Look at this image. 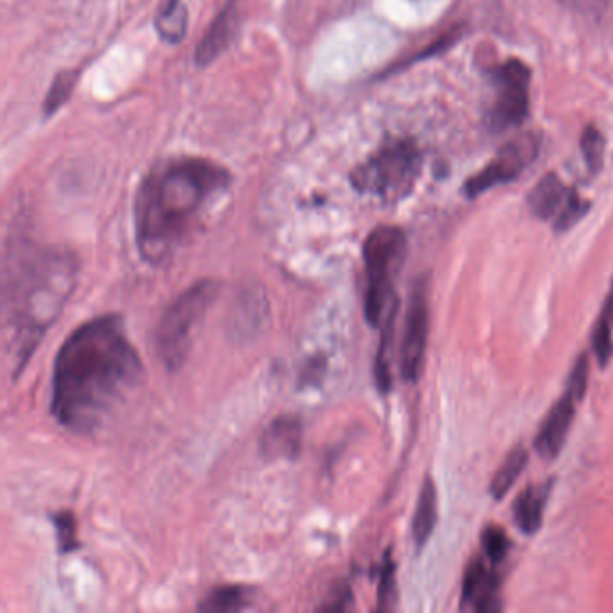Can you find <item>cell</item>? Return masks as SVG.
I'll return each instance as SVG.
<instances>
[{
	"label": "cell",
	"instance_id": "6da1fadb",
	"mask_svg": "<svg viewBox=\"0 0 613 613\" xmlns=\"http://www.w3.org/2000/svg\"><path fill=\"white\" fill-rule=\"evenodd\" d=\"M144 365L119 315L72 331L56 353L51 412L72 434H94L141 387Z\"/></svg>",
	"mask_w": 613,
	"mask_h": 613
},
{
	"label": "cell",
	"instance_id": "7a4b0ae2",
	"mask_svg": "<svg viewBox=\"0 0 613 613\" xmlns=\"http://www.w3.org/2000/svg\"><path fill=\"white\" fill-rule=\"evenodd\" d=\"M228 186L231 173L209 158H169L153 167L133 205L142 259L152 264L172 259Z\"/></svg>",
	"mask_w": 613,
	"mask_h": 613
},
{
	"label": "cell",
	"instance_id": "3957f363",
	"mask_svg": "<svg viewBox=\"0 0 613 613\" xmlns=\"http://www.w3.org/2000/svg\"><path fill=\"white\" fill-rule=\"evenodd\" d=\"M78 270L76 256L58 247L13 241L5 252L2 311L13 378L60 317L76 286Z\"/></svg>",
	"mask_w": 613,
	"mask_h": 613
},
{
	"label": "cell",
	"instance_id": "277c9868",
	"mask_svg": "<svg viewBox=\"0 0 613 613\" xmlns=\"http://www.w3.org/2000/svg\"><path fill=\"white\" fill-rule=\"evenodd\" d=\"M406 250V234L394 225L376 227L364 241V314L373 328H380L398 305L394 281L405 263Z\"/></svg>",
	"mask_w": 613,
	"mask_h": 613
},
{
	"label": "cell",
	"instance_id": "5b68a950",
	"mask_svg": "<svg viewBox=\"0 0 613 613\" xmlns=\"http://www.w3.org/2000/svg\"><path fill=\"white\" fill-rule=\"evenodd\" d=\"M220 284L213 279H202L184 290L167 306L155 330V351L167 370H178L188 358L194 333L202 325L209 308L219 295Z\"/></svg>",
	"mask_w": 613,
	"mask_h": 613
},
{
	"label": "cell",
	"instance_id": "8992f818",
	"mask_svg": "<svg viewBox=\"0 0 613 613\" xmlns=\"http://www.w3.org/2000/svg\"><path fill=\"white\" fill-rule=\"evenodd\" d=\"M421 153L409 139L387 142L351 172V186L381 202H400L411 194L421 173Z\"/></svg>",
	"mask_w": 613,
	"mask_h": 613
},
{
	"label": "cell",
	"instance_id": "52a82bcc",
	"mask_svg": "<svg viewBox=\"0 0 613 613\" xmlns=\"http://www.w3.org/2000/svg\"><path fill=\"white\" fill-rule=\"evenodd\" d=\"M492 78L497 96L487 116L490 127L497 132L520 127L529 111V67L512 58L495 67Z\"/></svg>",
	"mask_w": 613,
	"mask_h": 613
},
{
	"label": "cell",
	"instance_id": "ba28073f",
	"mask_svg": "<svg viewBox=\"0 0 613 613\" xmlns=\"http://www.w3.org/2000/svg\"><path fill=\"white\" fill-rule=\"evenodd\" d=\"M588 369H590V364H588V356L583 353L574 364L573 373L568 376L567 389L556 401V405L551 409L547 417L543 420L537 439H534V448L543 459H556L565 446L568 431L576 417V409L587 392Z\"/></svg>",
	"mask_w": 613,
	"mask_h": 613
},
{
	"label": "cell",
	"instance_id": "9c48e42d",
	"mask_svg": "<svg viewBox=\"0 0 613 613\" xmlns=\"http://www.w3.org/2000/svg\"><path fill=\"white\" fill-rule=\"evenodd\" d=\"M431 331V299L428 279L420 278L406 306L405 328L401 337L400 373L403 380L416 384L425 364L426 344Z\"/></svg>",
	"mask_w": 613,
	"mask_h": 613
},
{
	"label": "cell",
	"instance_id": "30bf717a",
	"mask_svg": "<svg viewBox=\"0 0 613 613\" xmlns=\"http://www.w3.org/2000/svg\"><path fill=\"white\" fill-rule=\"evenodd\" d=\"M540 153V138L537 133H520L498 150L497 157L487 164L475 177L464 184V193L470 198L486 193L495 186L512 182L522 175Z\"/></svg>",
	"mask_w": 613,
	"mask_h": 613
},
{
	"label": "cell",
	"instance_id": "8fae6325",
	"mask_svg": "<svg viewBox=\"0 0 613 613\" xmlns=\"http://www.w3.org/2000/svg\"><path fill=\"white\" fill-rule=\"evenodd\" d=\"M528 202L532 213L538 219L553 222L557 233L573 228L588 211V202L573 188L565 186L554 173H549L534 186Z\"/></svg>",
	"mask_w": 613,
	"mask_h": 613
},
{
	"label": "cell",
	"instance_id": "7c38bea8",
	"mask_svg": "<svg viewBox=\"0 0 613 613\" xmlns=\"http://www.w3.org/2000/svg\"><path fill=\"white\" fill-rule=\"evenodd\" d=\"M303 451V423L292 414L270 421L259 437V453L270 462L295 461Z\"/></svg>",
	"mask_w": 613,
	"mask_h": 613
},
{
	"label": "cell",
	"instance_id": "4fadbf2b",
	"mask_svg": "<svg viewBox=\"0 0 613 613\" xmlns=\"http://www.w3.org/2000/svg\"><path fill=\"white\" fill-rule=\"evenodd\" d=\"M462 604L479 613H493L502 610L497 573L487 567L482 559H473L468 565L464 581H462Z\"/></svg>",
	"mask_w": 613,
	"mask_h": 613
},
{
	"label": "cell",
	"instance_id": "5bb4252c",
	"mask_svg": "<svg viewBox=\"0 0 613 613\" xmlns=\"http://www.w3.org/2000/svg\"><path fill=\"white\" fill-rule=\"evenodd\" d=\"M238 4L233 0V2H228V4L220 11L213 24L209 26L208 33L203 36V40L200 42V46H198L197 49L198 66H208L211 61L216 60V58L231 46V42L234 40V36L238 33Z\"/></svg>",
	"mask_w": 613,
	"mask_h": 613
},
{
	"label": "cell",
	"instance_id": "9a60e30c",
	"mask_svg": "<svg viewBox=\"0 0 613 613\" xmlns=\"http://www.w3.org/2000/svg\"><path fill=\"white\" fill-rule=\"evenodd\" d=\"M551 490H553V484L545 482V484H532L518 495L517 500L512 504V518L520 531L526 534H534L540 531Z\"/></svg>",
	"mask_w": 613,
	"mask_h": 613
},
{
	"label": "cell",
	"instance_id": "2e32d148",
	"mask_svg": "<svg viewBox=\"0 0 613 613\" xmlns=\"http://www.w3.org/2000/svg\"><path fill=\"white\" fill-rule=\"evenodd\" d=\"M254 603V588L245 585H223L216 587L198 604L200 612H241Z\"/></svg>",
	"mask_w": 613,
	"mask_h": 613
},
{
	"label": "cell",
	"instance_id": "e0dca14e",
	"mask_svg": "<svg viewBox=\"0 0 613 613\" xmlns=\"http://www.w3.org/2000/svg\"><path fill=\"white\" fill-rule=\"evenodd\" d=\"M437 523V490L431 476H426L421 486L420 498H417L416 512L412 520V534L417 547H423L432 537Z\"/></svg>",
	"mask_w": 613,
	"mask_h": 613
},
{
	"label": "cell",
	"instance_id": "ac0fdd59",
	"mask_svg": "<svg viewBox=\"0 0 613 613\" xmlns=\"http://www.w3.org/2000/svg\"><path fill=\"white\" fill-rule=\"evenodd\" d=\"M396 314H398V305L390 309L389 315L384 320V325H381V342L375 361L376 387H378L381 394H387L392 389L390 362H392V350H394Z\"/></svg>",
	"mask_w": 613,
	"mask_h": 613
},
{
	"label": "cell",
	"instance_id": "d6986e66",
	"mask_svg": "<svg viewBox=\"0 0 613 613\" xmlns=\"http://www.w3.org/2000/svg\"><path fill=\"white\" fill-rule=\"evenodd\" d=\"M529 453L523 446H515L506 459L502 462L498 472L493 476L490 493L495 500H502L506 497L507 492L511 490L512 484L518 481V476L522 475L523 468L528 464Z\"/></svg>",
	"mask_w": 613,
	"mask_h": 613
},
{
	"label": "cell",
	"instance_id": "ffe728a7",
	"mask_svg": "<svg viewBox=\"0 0 613 613\" xmlns=\"http://www.w3.org/2000/svg\"><path fill=\"white\" fill-rule=\"evenodd\" d=\"M155 26L163 40L169 44L182 40L188 27V11L184 8L182 0H166L163 10L158 11Z\"/></svg>",
	"mask_w": 613,
	"mask_h": 613
},
{
	"label": "cell",
	"instance_id": "44dd1931",
	"mask_svg": "<svg viewBox=\"0 0 613 613\" xmlns=\"http://www.w3.org/2000/svg\"><path fill=\"white\" fill-rule=\"evenodd\" d=\"M613 284L610 290L609 299L604 303L603 314L599 317L596 330H593L592 344L596 356H598L599 364H609L613 353Z\"/></svg>",
	"mask_w": 613,
	"mask_h": 613
},
{
	"label": "cell",
	"instance_id": "7402d4cb",
	"mask_svg": "<svg viewBox=\"0 0 613 613\" xmlns=\"http://www.w3.org/2000/svg\"><path fill=\"white\" fill-rule=\"evenodd\" d=\"M51 520L55 523L60 553L69 554L78 551L82 543H80V538H78L76 517L71 511H61L55 512Z\"/></svg>",
	"mask_w": 613,
	"mask_h": 613
},
{
	"label": "cell",
	"instance_id": "603a6c76",
	"mask_svg": "<svg viewBox=\"0 0 613 613\" xmlns=\"http://www.w3.org/2000/svg\"><path fill=\"white\" fill-rule=\"evenodd\" d=\"M74 83H76V74L74 72H61V74L56 76L51 91L47 94L46 103H44L47 117L52 116L69 99Z\"/></svg>",
	"mask_w": 613,
	"mask_h": 613
},
{
	"label": "cell",
	"instance_id": "cb8c5ba5",
	"mask_svg": "<svg viewBox=\"0 0 613 613\" xmlns=\"http://www.w3.org/2000/svg\"><path fill=\"white\" fill-rule=\"evenodd\" d=\"M482 549H484V556L493 565H497L509 553V538L497 526H490L486 531L482 532Z\"/></svg>",
	"mask_w": 613,
	"mask_h": 613
},
{
	"label": "cell",
	"instance_id": "d4e9b609",
	"mask_svg": "<svg viewBox=\"0 0 613 613\" xmlns=\"http://www.w3.org/2000/svg\"><path fill=\"white\" fill-rule=\"evenodd\" d=\"M581 152L587 161L588 169L599 172L604 157V138L598 128L588 127L581 138Z\"/></svg>",
	"mask_w": 613,
	"mask_h": 613
},
{
	"label": "cell",
	"instance_id": "484cf974",
	"mask_svg": "<svg viewBox=\"0 0 613 613\" xmlns=\"http://www.w3.org/2000/svg\"><path fill=\"white\" fill-rule=\"evenodd\" d=\"M396 579L394 563L387 554L384 567H381L380 588H378V610H390L394 606Z\"/></svg>",
	"mask_w": 613,
	"mask_h": 613
},
{
	"label": "cell",
	"instance_id": "4316f807",
	"mask_svg": "<svg viewBox=\"0 0 613 613\" xmlns=\"http://www.w3.org/2000/svg\"><path fill=\"white\" fill-rule=\"evenodd\" d=\"M331 598L333 599H328L322 606H319V610H325V612H344L353 603V593H351L350 587L340 588L339 592L331 593Z\"/></svg>",
	"mask_w": 613,
	"mask_h": 613
},
{
	"label": "cell",
	"instance_id": "83f0119b",
	"mask_svg": "<svg viewBox=\"0 0 613 613\" xmlns=\"http://www.w3.org/2000/svg\"><path fill=\"white\" fill-rule=\"evenodd\" d=\"M570 5H578V8H590V5L599 4V2H604V0H563Z\"/></svg>",
	"mask_w": 613,
	"mask_h": 613
}]
</instances>
